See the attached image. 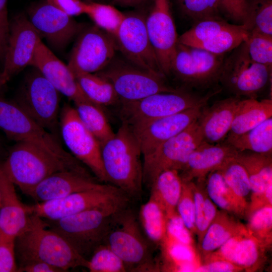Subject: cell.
Returning <instances> with one entry per match:
<instances>
[{
  "label": "cell",
  "mask_w": 272,
  "mask_h": 272,
  "mask_svg": "<svg viewBox=\"0 0 272 272\" xmlns=\"http://www.w3.org/2000/svg\"><path fill=\"white\" fill-rule=\"evenodd\" d=\"M103 167L108 183L130 198H139L143 191V165L138 139L121 123L114 136L101 146Z\"/></svg>",
  "instance_id": "cell-1"
},
{
  "label": "cell",
  "mask_w": 272,
  "mask_h": 272,
  "mask_svg": "<svg viewBox=\"0 0 272 272\" xmlns=\"http://www.w3.org/2000/svg\"><path fill=\"white\" fill-rule=\"evenodd\" d=\"M29 227L15 241L19 265L39 261L60 268H87L88 260L81 256L61 236L46 227L45 221L33 214Z\"/></svg>",
  "instance_id": "cell-2"
},
{
  "label": "cell",
  "mask_w": 272,
  "mask_h": 272,
  "mask_svg": "<svg viewBox=\"0 0 272 272\" xmlns=\"http://www.w3.org/2000/svg\"><path fill=\"white\" fill-rule=\"evenodd\" d=\"M1 163L7 176L25 194L55 172L87 170L78 160H64L37 145L23 142H16Z\"/></svg>",
  "instance_id": "cell-3"
},
{
  "label": "cell",
  "mask_w": 272,
  "mask_h": 272,
  "mask_svg": "<svg viewBox=\"0 0 272 272\" xmlns=\"http://www.w3.org/2000/svg\"><path fill=\"white\" fill-rule=\"evenodd\" d=\"M127 206L108 205L58 219L43 220L48 228L61 236L88 260L94 251L103 244L113 215Z\"/></svg>",
  "instance_id": "cell-4"
},
{
  "label": "cell",
  "mask_w": 272,
  "mask_h": 272,
  "mask_svg": "<svg viewBox=\"0 0 272 272\" xmlns=\"http://www.w3.org/2000/svg\"><path fill=\"white\" fill-rule=\"evenodd\" d=\"M220 91L215 89L200 95L181 89L175 92L156 93L135 101L120 102L119 116L121 123L137 133L156 120L206 105Z\"/></svg>",
  "instance_id": "cell-5"
},
{
  "label": "cell",
  "mask_w": 272,
  "mask_h": 272,
  "mask_svg": "<svg viewBox=\"0 0 272 272\" xmlns=\"http://www.w3.org/2000/svg\"><path fill=\"white\" fill-rule=\"evenodd\" d=\"M103 243L122 259L127 271L156 269L149 241L141 230L138 217L128 206L113 215Z\"/></svg>",
  "instance_id": "cell-6"
},
{
  "label": "cell",
  "mask_w": 272,
  "mask_h": 272,
  "mask_svg": "<svg viewBox=\"0 0 272 272\" xmlns=\"http://www.w3.org/2000/svg\"><path fill=\"white\" fill-rule=\"evenodd\" d=\"M96 74L111 84L120 102L135 101L156 93L175 92L181 89L169 86L163 74L143 69L115 56Z\"/></svg>",
  "instance_id": "cell-7"
},
{
  "label": "cell",
  "mask_w": 272,
  "mask_h": 272,
  "mask_svg": "<svg viewBox=\"0 0 272 272\" xmlns=\"http://www.w3.org/2000/svg\"><path fill=\"white\" fill-rule=\"evenodd\" d=\"M271 78V69L253 61L244 41L224 59L219 82L235 96L256 98Z\"/></svg>",
  "instance_id": "cell-8"
},
{
  "label": "cell",
  "mask_w": 272,
  "mask_h": 272,
  "mask_svg": "<svg viewBox=\"0 0 272 272\" xmlns=\"http://www.w3.org/2000/svg\"><path fill=\"white\" fill-rule=\"evenodd\" d=\"M0 129L16 142L32 143L64 160H78L62 148L56 137L40 126L14 101L1 97Z\"/></svg>",
  "instance_id": "cell-9"
},
{
  "label": "cell",
  "mask_w": 272,
  "mask_h": 272,
  "mask_svg": "<svg viewBox=\"0 0 272 272\" xmlns=\"http://www.w3.org/2000/svg\"><path fill=\"white\" fill-rule=\"evenodd\" d=\"M59 94L36 69L27 76L14 101L40 126L57 138Z\"/></svg>",
  "instance_id": "cell-10"
},
{
  "label": "cell",
  "mask_w": 272,
  "mask_h": 272,
  "mask_svg": "<svg viewBox=\"0 0 272 272\" xmlns=\"http://www.w3.org/2000/svg\"><path fill=\"white\" fill-rule=\"evenodd\" d=\"M224 54L178 42L170 74L189 88L206 89L219 82Z\"/></svg>",
  "instance_id": "cell-11"
},
{
  "label": "cell",
  "mask_w": 272,
  "mask_h": 272,
  "mask_svg": "<svg viewBox=\"0 0 272 272\" xmlns=\"http://www.w3.org/2000/svg\"><path fill=\"white\" fill-rule=\"evenodd\" d=\"M130 198L109 184L100 188L78 192L67 196L30 206L32 214L43 219L56 220L98 207L129 203Z\"/></svg>",
  "instance_id": "cell-12"
},
{
  "label": "cell",
  "mask_w": 272,
  "mask_h": 272,
  "mask_svg": "<svg viewBox=\"0 0 272 272\" xmlns=\"http://www.w3.org/2000/svg\"><path fill=\"white\" fill-rule=\"evenodd\" d=\"M197 119L143 159L144 184L150 187L165 170H182L191 153L203 141Z\"/></svg>",
  "instance_id": "cell-13"
},
{
  "label": "cell",
  "mask_w": 272,
  "mask_h": 272,
  "mask_svg": "<svg viewBox=\"0 0 272 272\" xmlns=\"http://www.w3.org/2000/svg\"><path fill=\"white\" fill-rule=\"evenodd\" d=\"M60 116L61 136L69 150L100 182L109 183L102 163L100 144L82 122L76 109L65 105Z\"/></svg>",
  "instance_id": "cell-14"
},
{
  "label": "cell",
  "mask_w": 272,
  "mask_h": 272,
  "mask_svg": "<svg viewBox=\"0 0 272 272\" xmlns=\"http://www.w3.org/2000/svg\"><path fill=\"white\" fill-rule=\"evenodd\" d=\"M117 50L113 36L95 25L84 26L78 35L67 65L73 73H96L111 61Z\"/></svg>",
  "instance_id": "cell-15"
},
{
  "label": "cell",
  "mask_w": 272,
  "mask_h": 272,
  "mask_svg": "<svg viewBox=\"0 0 272 272\" xmlns=\"http://www.w3.org/2000/svg\"><path fill=\"white\" fill-rule=\"evenodd\" d=\"M146 18L140 12L124 13L115 37L117 49L130 62L164 75L148 34Z\"/></svg>",
  "instance_id": "cell-16"
},
{
  "label": "cell",
  "mask_w": 272,
  "mask_h": 272,
  "mask_svg": "<svg viewBox=\"0 0 272 272\" xmlns=\"http://www.w3.org/2000/svg\"><path fill=\"white\" fill-rule=\"evenodd\" d=\"M41 37L24 14L16 15L10 24V31L1 76L6 84L14 76L30 65Z\"/></svg>",
  "instance_id": "cell-17"
},
{
  "label": "cell",
  "mask_w": 272,
  "mask_h": 272,
  "mask_svg": "<svg viewBox=\"0 0 272 272\" xmlns=\"http://www.w3.org/2000/svg\"><path fill=\"white\" fill-rule=\"evenodd\" d=\"M145 23L161 71L165 76H169L178 39L169 0H153Z\"/></svg>",
  "instance_id": "cell-18"
},
{
  "label": "cell",
  "mask_w": 272,
  "mask_h": 272,
  "mask_svg": "<svg viewBox=\"0 0 272 272\" xmlns=\"http://www.w3.org/2000/svg\"><path fill=\"white\" fill-rule=\"evenodd\" d=\"M28 13V19L41 37L56 50H63L84 27L46 0L31 6Z\"/></svg>",
  "instance_id": "cell-19"
},
{
  "label": "cell",
  "mask_w": 272,
  "mask_h": 272,
  "mask_svg": "<svg viewBox=\"0 0 272 272\" xmlns=\"http://www.w3.org/2000/svg\"><path fill=\"white\" fill-rule=\"evenodd\" d=\"M105 184L92 176L88 170H63L45 178L26 195L37 202H42L61 198L78 192L100 188Z\"/></svg>",
  "instance_id": "cell-20"
},
{
  "label": "cell",
  "mask_w": 272,
  "mask_h": 272,
  "mask_svg": "<svg viewBox=\"0 0 272 272\" xmlns=\"http://www.w3.org/2000/svg\"><path fill=\"white\" fill-rule=\"evenodd\" d=\"M30 65L39 71L60 93L74 103L92 101L80 88L67 64L59 59L42 41L36 49Z\"/></svg>",
  "instance_id": "cell-21"
},
{
  "label": "cell",
  "mask_w": 272,
  "mask_h": 272,
  "mask_svg": "<svg viewBox=\"0 0 272 272\" xmlns=\"http://www.w3.org/2000/svg\"><path fill=\"white\" fill-rule=\"evenodd\" d=\"M204 106L189 108L159 119L134 133L138 139L143 159L153 154L162 144L180 133L196 120Z\"/></svg>",
  "instance_id": "cell-22"
},
{
  "label": "cell",
  "mask_w": 272,
  "mask_h": 272,
  "mask_svg": "<svg viewBox=\"0 0 272 272\" xmlns=\"http://www.w3.org/2000/svg\"><path fill=\"white\" fill-rule=\"evenodd\" d=\"M33 216L30 206L19 199L0 162V234L15 239L29 227Z\"/></svg>",
  "instance_id": "cell-23"
},
{
  "label": "cell",
  "mask_w": 272,
  "mask_h": 272,
  "mask_svg": "<svg viewBox=\"0 0 272 272\" xmlns=\"http://www.w3.org/2000/svg\"><path fill=\"white\" fill-rule=\"evenodd\" d=\"M237 151L225 142L211 144L202 141L190 154L180 175L184 182L197 179L202 183L212 171L219 168Z\"/></svg>",
  "instance_id": "cell-24"
},
{
  "label": "cell",
  "mask_w": 272,
  "mask_h": 272,
  "mask_svg": "<svg viewBox=\"0 0 272 272\" xmlns=\"http://www.w3.org/2000/svg\"><path fill=\"white\" fill-rule=\"evenodd\" d=\"M241 97L232 96L202 107L197 121L203 141L211 144L223 142L230 132Z\"/></svg>",
  "instance_id": "cell-25"
},
{
  "label": "cell",
  "mask_w": 272,
  "mask_h": 272,
  "mask_svg": "<svg viewBox=\"0 0 272 272\" xmlns=\"http://www.w3.org/2000/svg\"><path fill=\"white\" fill-rule=\"evenodd\" d=\"M264 247L245 227L206 257L208 261L225 260L244 269L251 270L260 263Z\"/></svg>",
  "instance_id": "cell-26"
},
{
  "label": "cell",
  "mask_w": 272,
  "mask_h": 272,
  "mask_svg": "<svg viewBox=\"0 0 272 272\" xmlns=\"http://www.w3.org/2000/svg\"><path fill=\"white\" fill-rule=\"evenodd\" d=\"M236 160L246 170L250 183L251 201L258 198L272 184L271 155L250 151H238Z\"/></svg>",
  "instance_id": "cell-27"
},
{
  "label": "cell",
  "mask_w": 272,
  "mask_h": 272,
  "mask_svg": "<svg viewBox=\"0 0 272 272\" xmlns=\"http://www.w3.org/2000/svg\"><path fill=\"white\" fill-rule=\"evenodd\" d=\"M270 117H272L271 99H241L228 135L243 133Z\"/></svg>",
  "instance_id": "cell-28"
},
{
  "label": "cell",
  "mask_w": 272,
  "mask_h": 272,
  "mask_svg": "<svg viewBox=\"0 0 272 272\" xmlns=\"http://www.w3.org/2000/svg\"><path fill=\"white\" fill-rule=\"evenodd\" d=\"M151 195L160 203L167 219L177 214L176 208L183 187V181L179 172L167 169L160 172L153 181Z\"/></svg>",
  "instance_id": "cell-29"
},
{
  "label": "cell",
  "mask_w": 272,
  "mask_h": 272,
  "mask_svg": "<svg viewBox=\"0 0 272 272\" xmlns=\"http://www.w3.org/2000/svg\"><path fill=\"white\" fill-rule=\"evenodd\" d=\"M223 211L217 214L209 226L200 242V249L206 256L217 250L233 236L245 228Z\"/></svg>",
  "instance_id": "cell-30"
},
{
  "label": "cell",
  "mask_w": 272,
  "mask_h": 272,
  "mask_svg": "<svg viewBox=\"0 0 272 272\" xmlns=\"http://www.w3.org/2000/svg\"><path fill=\"white\" fill-rule=\"evenodd\" d=\"M224 142L237 151L271 155L272 117L243 133L227 135Z\"/></svg>",
  "instance_id": "cell-31"
},
{
  "label": "cell",
  "mask_w": 272,
  "mask_h": 272,
  "mask_svg": "<svg viewBox=\"0 0 272 272\" xmlns=\"http://www.w3.org/2000/svg\"><path fill=\"white\" fill-rule=\"evenodd\" d=\"M138 219L149 242L161 245L166 236L167 217L160 203L152 195L141 207Z\"/></svg>",
  "instance_id": "cell-32"
},
{
  "label": "cell",
  "mask_w": 272,
  "mask_h": 272,
  "mask_svg": "<svg viewBox=\"0 0 272 272\" xmlns=\"http://www.w3.org/2000/svg\"><path fill=\"white\" fill-rule=\"evenodd\" d=\"M206 189L209 198L223 211L237 216H243L247 214V208L230 190L219 169L208 175Z\"/></svg>",
  "instance_id": "cell-33"
},
{
  "label": "cell",
  "mask_w": 272,
  "mask_h": 272,
  "mask_svg": "<svg viewBox=\"0 0 272 272\" xmlns=\"http://www.w3.org/2000/svg\"><path fill=\"white\" fill-rule=\"evenodd\" d=\"M80 88L87 97L102 107L119 105L120 100L111 84L96 73H73Z\"/></svg>",
  "instance_id": "cell-34"
},
{
  "label": "cell",
  "mask_w": 272,
  "mask_h": 272,
  "mask_svg": "<svg viewBox=\"0 0 272 272\" xmlns=\"http://www.w3.org/2000/svg\"><path fill=\"white\" fill-rule=\"evenodd\" d=\"M74 104L81 121L96 138L101 146L114 136L115 133L102 106L92 101H81Z\"/></svg>",
  "instance_id": "cell-35"
},
{
  "label": "cell",
  "mask_w": 272,
  "mask_h": 272,
  "mask_svg": "<svg viewBox=\"0 0 272 272\" xmlns=\"http://www.w3.org/2000/svg\"><path fill=\"white\" fill-rule=\"evenodd\" d=\"M248 32L243 25L231 24L214 36L195 45L217 54H224L233 50L245 41Z\"/></svg>",
  "instance_id": "cell-36"
},
{
  "label": "cell",
  "mask_w": 272,
  "mask_h": 272,
  "mask_svg": "<svg viewBox=\"0 0 272 272\" xmlns=\"http://www.w3.org/2000/svg\"><path fill=\"white\" fill-rule=\"evenodd\" d=\"M218 169L230 190L248 209L246 198L251 192V187L244 167L234 157L228 159Z\"/></svg>",
  "instance_id": "cell-37"
},
{
  "label": "cell",
  "mask_w": 272,
  "mask_h": 272,
  "mask_svg": "<svg viewBox=\"0 0 272 272\" xmlns=\"http://www.w3.org/2000/svg\"><path fill=\"white\" fill-rule=\"evenodd\" d=\"M85 14L95 26L114 38L124 18V13L114 7L96 2L87 3Z\"/></svg>",
  "instance_id": "cell-38"
},
{
  "label": "cell",
  "mask_w": 272,
  "mask_h": 272,
  "mask_svg": "<svg viewBox=\"0 0 272 272\" xmlns=\"http://www.w3.org/2000/svg\"><path fill=\"white\" fill-rule=\"evenodd\" d=\"M249 5L247 18L243 24L248 34L272 36V0H253Z\"/></svg>",
  "instance_id": "cell-39"
},
{
  "label": "cell",
  "mask_w": 272,
  "mask_h": 272,
  "mask_svg": "<svg viewBox=\"0 0 272 272\" xmlns=\"http://www.w3.org/2000/svg\"><path fill=\"white\" fill-rule=\"evenodd\" d=\"M231 24L220 17L197 21L193 27L178 37V42L193 47L197 43L214 36Z\"/></svg>",
  "instance_id": "cell-40"
},
{
  "label": "cell",
  "mask_w": 272,
  "mask_h": 272,
  "mask_svg": "<svg viewBox=\"0 0 272 272\" xmlns=\"http://www.w3.org/2000/svg\"><path fill=\"white\" fill-rule=\"evenodd\" d=\"M161 245L166 257L175 265L176 271H190L197 265L192 246L179 242L167 235Z\"/></svg>",
  "instance_id": "cell-41"
},
{
  "label": "cell",
  "mask_w": 272,
  "mask_h": 272,
  "mask_svg": "<svg viewBox=\"0 0 272 272\" xmlns=\"http://www.w3.org/2000/svg\"><path fill=\"white\" fill-rule=\"evenodd\" d=\"M91 272H125L126 266L122 259L106 244H102L88 259L87 268Z\"/></svg>",
  "instance_id": "cell-42"
},
{
  "label": "cell",
  "mask_w": 272,
  "mask_h": 272,
  "mask_svg": "<svg viewBox=\"0 0 272 272\" xmlns=\"http://www.w3.org/2000/svg\"><path fill=\"white\" fill-rule=\"evenodd\" d=\"M247 227L252 235L265 247L271 241L272 206L262 207L249 215Z\"/></svg>",
  "instance_id": "cell-43"
},
{
  "label": "cell",
  "mask_w": 272,
  "mask_h": 272,
  "mask_svg": "<svg viewBox=\"0 0 272 272\" xmlns=\"http://www.w3.org/2000/svg\"><path fill=\"white\" fill-rule=\"evenodd\" d=\"M245 42L253 61L272 69V36L249 33Z\"/></svg>",
  "instance_id": "cell-44"
},
{
  "label": "cell",
  "mask_w": 272,
  "mask_h": 272,
  "mask_svg": "<svg viewBox=\"0 0 272 272\" xmlns=\"http://www.w3.org/2000/svg\"><path fill=\"white\" fill-rule=\"evenodd\" d=\"M182 12L195 22L220 17L218 0H179Z\"/></svg>",
  "instance_id": "cell-45"
},
{
  "label": "cell",
  "mask_w": 272,
  "mask_h": 272,
  "mask_svg": "<svg viewBox=\"0 0 272 272\" xmlns=\"http://www.w3.org/2000/svg\"><path fill=\"white\" fill-rule=\"evenodd\" d=\"M176 210L190 232L196 233L194 206L191 181H183L182 191Z\"/></svg>",
  "instance_id": "cell-46"
},
{
  "label": "cell",
  "mask_w": 272,
  "mask_h": 272,
  "mask_svg": "<svg viewBox=\"0 0 272 272\" xmlns=\"http://www.w3.org/2000/svg\"><path fill=\"white\" fill-rule=\"evenodd\" d=\"M219 11L237 25H243L247 18L249 2L247 0H218Z\"/></svg>",
  "instance_id": "cell-47"
},
{
  "label": "cell",
  "mask_w": 272,
  "mask_h": 272,
  "mask_svg": "<svg viewBox=\"0 0 272 272\" xmlns=\"http://www.w3.org/2000/svg\"><path fill=\"white\" fill-rule=\"evenodd\" d=\"M15 241V239L0 234V272L18 271Z\"/></svg>",
  "instance_id": "cell-48"
},
{
  "label": "cell",
  "mask_w": 272,
  "mask_h": 272,
  "mask_svg": "<svg viewBox=\"0 0 272 272\" xmlns=\"http://www.w3.org/2000/svg\"><path fill=\"white\" fill-rule=\"evenodd\" d=\"M166 235L179 242L192 245L191 232L178 214L167 219Z\"/></svg>",
  "instance_id": "cell-49"
},
{
  "label": "cell",
  "mask_w": 272,
  "mask_h": 272,
  "mask_svg": "<svg viewBox=\"0 0 272 272\" xmlns=\"http://www.w3.org/2000/svg\"><path fill=\"white\" fill-rule=\"evenodd\" d=\"M191 185L194 206L196 233L200 242L207 230L204 224V199L206 193H204L200 186H197L192 182Z\"/></svg>",
  "instance_id": "cell-50"
},
{
  "label": "cell",
  "mask_w": 272,
  "mask_h": 272,
  "mask_svg": "<svg viewBox=\"0 0 272 272\" xmlns=\"http://www.w3.org/2000/svg\"><path fill=\"white\" fill-rule=\"evenodd\" d=\"M7 0H0V62H4L7 47L10 23L8 18Z\"/></svg>",
  "instance_id": "cell-51"
},
{
  "label": "cell",
  "mask_w": 272,
  "mask_h": 272,
  "mask_svg": "<svg viewBox=\"0 0 272 272\" xmlns=\"http://www.w3.org/2000/svg\"><path fill=\"white\" fill-rule=\"evenodd\" d=\"M46 1L72 17L85 14L87 3L83 0H46Z\"/></svg>",
  "instance_id": "cell-52"
},
{
  "label": "cell",
  "mask_w": 272,
  "mask_h": 272,
  "mask_svg": "<svg viewBox=\"0 0 272 272\" xmlns=\"http://www.w3.org/2000/svg\"><path fill=\"white\" fill-rule=\"evenodd\" d=\"M242 267L228 261L222 259L209 260L199 265L195 271L197 272H235L243 270Z\"/></svg>",
  "instance_id": "cell-53"
},
{
  "label": "cell",
  "mask_w": 272,
  "mask_h": 272,
  "mask_svg": "<svg viewBox=\"0 0 272 272\" xmlns=\"http://www.w3.org/2000/svg\"><path fill=\"white\" fill-rule=\"evenodd\" d=\"M20 272H64L62 269L47 263L34 261L18 266Z\"/></svg>",
  "instance_id": "cell-54"
},
{
  "label": "cell",
  "mask_w": 272,
  "mask_h": 272,
  "mask_svg": "<svg viewBox=\"0 0 272 272\" xmlns=\"http://www.w3.org/2000/svg\"><path fill=\"white\" fill-rule=\"evenodd\" d=\"M216 207L215 204L209 198L207 193L204 199V224L206 230H207L217 214L218 212Z\"/></svg>",
  "instance_id": "cell-55"
},
{
  "label": "cell",
  "mask_w": 272,
  "mask_h": 272,
  "mask_svg": "<svg viewBox=\"0 0 272 272\" xmlns=\"http://www.w3.org/2000/svg\"><path fill=\"white\" fill-rule=\"evenodd\" d=\"M147 0H112L113 3L122 7H137L144 4Z\"/></svg>",
  "instance_id": "cell-56"
},
{
  "label": "cell",
  "mask_w": 272,
  "mask_h": 272,
  "mask_svg": "<svg viewBox=\"0 0 272 272\" xmlns=\"http://www.w3.org/2000/svg\"><path fill=\"white\" fill-rule=\"evenodd\" d=\"M5 85V84L3 82L0 74V91H1L2 88Z\"/></svg>",
  "instance_id": "cell-57"
},
{
  "label": "cell",
  "mask_w": 272,
  "mask_h": 272,
  "mask_svg": "<svg viewBox=\"0 0 272 272\" xmlns=\"http://www.w3.org/2000/svg\"><path fill=\"white\" fill-rule=\"evenodd\" d=\"M83 1L86 2H92L96 1V0H83Z\"/></svg>",
  "instance_id": "cell-58"
},
{
  "label": "cell",
  "mask_w": 272,
  "mask_h": 272,
  "mask_svg": "<svg viewBox=\"0 0 272 272\" xmlns=\"http://www.w3.org/2000/svg\"><path fill=\"white\" fill-rule=\"evenodd\" d=\"M0 148H1V142H0Z\"/></svg>",
  "instance_id": "cell-59"
}]
</instances>
